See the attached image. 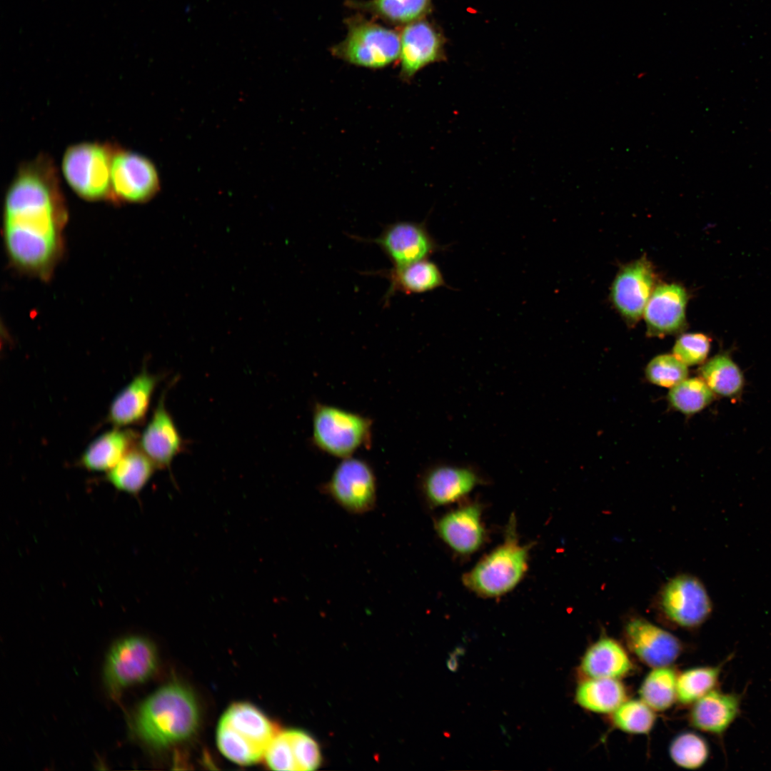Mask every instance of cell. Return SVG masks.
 <instances>
[{
  "mask_svg": "<svg viewBox=\"0 0 771 771\" xmlns=\"http://www.w3.org/2000/svg\"><path fill=\"white\" fill-rule=\"evenodd\" d=\"M57 168L44 153L22 163L8 187L3 231L6 251L19 268L44 275L61 248L66 209Z\"/></svg>",
  "mask_w": 771,
  "mask_h": 771,
  "instance_id": "1",
  "label": "cell"
},
{
  "mask_svg": "<svg viewBox=\"0 0 771 771\" xmlns=\"http://www.w3.org/2000/svg\"><path fill=\"white\" fill-rule=\"evenodd\" d=\"M200 720L197 701L186 687L169 683L152 693L139 707L135 718L138 737L155 747L188 739Z\"/></svg>",
  "mask_w": 771,
  "mask_h": 771,
  "instance_id": "2",
  "label": "cell"
},
{
  "mask_svg": "<svg viewBox=\"0 0 771 771\" xmlns=\"http://www.w3.org/2000/svg\"><path fill=\"white\" fill-rule=\"evenodd\" d=\"M531 547L520 542L516 520L511 515L503 542L463 575L464 585L483 598H499L510 593L528 570Z\"/></svg>",
  "mask_w": 771,
  "mask_h": 771,
  "instance_id": "3",
  "label": "cell"
},
{
  "mask_svg": "<svg viewBox=\"0 0 771 771\" xmlns=\"http://www.w3.org/2000/svg\"><path fill=\"white\" fill-rule=\"evenodd\" d=\"M277 732L276 726L261 710L248 702H236L218 723L216 742L227 759L250 765L264 757Z\"/></svg>",
  "mask_w": 771,
  "mask_h": 771,
  "instance_id": "4",
  "label": "cell"
},
{
  "mask_svg": "<svg viewBox=\"0 0 771 771\" xmlns=\"http://www.w3.org/2000/svg\"><path fill=\"white\" fill-rule=\"evenodd\" d=\"M344 39L331 46L333 56L370 69L385 68L399 59L400 33L356 14L345 20Z\"/></svg>",
  "mask_w": 771,
  "mask_h": 771,
  "instance_id": "5",
  "label": "cell"
},
{
  "mask_svg": "<svg viewBox=\"0 0 771 771\" xmlns=\"http://www.w3.org/2000/svg\"><path fill=\"white\" fill-rule=\"evenodd\" d=\"M372 425L368 417L317 402L313 409L312 442L320 451L344 459L370 447Z\"/></svg>",
  "mask_w": 771,
  "mask_h": 771,
  "instance_id": "6",
  "label": "cell"
},
{
  "mask_svg": "<svg viewBox=\"0 0 771 771\" xmlns=\"http://www.w3.org/2000/svg\"><path fill=\"white\" fill-rule=\"evenodd\" d=\"M116 143L86 141L64 151L61 168L69 186L87 201L111 199V163Z\"/></svg>",
  "mask_w": 771,
  "mask_h": 771,
  "instance_id": "7",
  "label": "cell"
},
{
  "mask_svg": "<svg viewBox=\"0 0 771 771\" xmlns=\"http://www.w3.org/2000/svg\"><path fill=\"white\" fill-rule=\"evenodd\" d=\"M656 606L666 620L685 629L700 627L713 610L704 583L688 573L678 574L662 585L657 595Z\"/></svg>",
  "mask_w": 771,
  "mask_h": 771,
  "instance_id": "8",
  "label": "cell"
},
{
  "mask_svg": "<svg viewBox=\"0 0 771 771\" xmlns=\"http://www.w3.org/2000/svg\"><path fill=\"white\" fill-rule=\"evenodd\" d=\"M321 491L348 513L364 514L376 505V476L367 461L351 456L341 459Z\"/></svg>",
  "mask_w": 771,
  "mask_h": 771,
  "instance_id": "9",
  "label": "cell"
},
{
  "mask_svg": "<svg viewBox=\"0 0 771 771\" xmlns=\"http://www.w3.org/2000/svg\"><path fill=\"white\" fill-rule=\"evenodd\" d=\"M154 645L141 636L124 638L111 648L104 666V680L113 692L148 680L156 670Z\"/></svg>",
  "mask_w": 771,
  "mask_h": 771,
  "instance_id": "10",
  "label": "cell"
},
{
  "mask_svg": "<svg viewBox=\"0 0 771 771\" xmlns=\"http://www.w3.org/2000/svg\"><path fill=\"white\" fill-rule=\"evenodd\" d=\"M111 200L143 203L160 188L158 171L146 156L116 145L111 163Z\"/></svg>",
  "mask_w": 771,
  "mask_h": 771,
  "instance_id": "11",
  "label": "cell"
},
{
  "mask_svg": "<svg viewBox=\"0 0 771 771\" xmlns=\"http://www.w3.org/2000/svg\"><path fill=\"white\" fill-rule=\"evenodd\" d=\"M399 78L410 82L425 66L446 60V39L435 24L422 19L401 27Z\"/></svg>",
  "mask_w": 771,
  "mask_h": 771,
  "instance_id": "12",
  "label": "cell"
},
{
  "mask_svg": "<svg viewBox=\"0 0 771 771\" xmlns=\"http://www.w3.org/2000/svg\"><path fill=\"white\" fill-rule=\"evenodd\" d=\"M363 240L379 246L393 266L428 259L445 249L429 232L425 221H397L387 224L377 238Z\"/></svg>",
  "mask_w": 771,
  "mask_h": 771,
  "instance_id": "13",
  "label": "cell"
},
{
  "mask_svg": "<svg viewBox=\"0 0 771 771\" xmlns=\"http://www.w3.org/2000/svg\"><path fill=\"white\" fill-rule=\"evenodd\" d=\"M656 273L645 256L623 266L611 288V300L629 326L635 325L643 315L647 301L655 288Z\"/></svg>",
  "mask_w": 771,
  "mask_h": 771,
  "instance_id": "14",
  "label": "cell"
},
{
  "mask_svg": "<svg viewBox=\"0 0 771 771\" xmlns=\"http://www.w3.org/2000/svg\"><path fill=\"white\" fill-rule=\"evenodd\" d=\"M624 638L628 648L652 668L670 666L683 650L675 635L640 616L625 622Z\"/></svg>",
  "mask_w": 771,
  "mask_h": 771,
  "instance_id": "15",
  "label": "cell"
},
{
  "mask_svg": "<svg viewBox=\"0 0 771 771\" xmlns=\"http://www.w3.org/2000/svg\"><path fill=\"white\" fill-rule=\"evenodd\" d=\"M482 481V477L473 467L443 463L425 471L420 488L428 505L437 508L462 500Z\"/></svg>",
  "mask_w": 771,
  "mask_h": 771,
  "instance_id": "16",
  "label": "cell"
},
{
  "mask_svg": "<svg viewBox=\"0 0 771 771\" xmlns=\"http://www.w3.org/2000/svg\"><path fill=\"white\" fill-rule=\"evenodd\" d=\"M482 515L480 504H466L440 516L434 528L440 540L453 552L468 555L484 543L485 529Z\"/></svg>",
  "mask_w": 771,
  "mask_h": 771,
  "instance_id": "17",
  "label": "cell"
},
{
  "mask_svg": "<svg viewBox=\"0 0 771 771\" xmlns=\"http://www.w3.org/2000/svg\"><path fill=\"white\" fill-rule=\"evenodd\" d=\"M687 300V291L680 284L655 286L644 311L647 336L664 337L683 331Z\"/></svg>",
  "mask_w": 771,
  "mask_h": 771,
  "instance_id": "18",
  "label": "cell"
},
{
  "mask_svg": "<svg viewBox=\"0 0 771 771\" xmlns=\"http://www.w3.org/2000/svg\"><path fill=\"white\" fill-rule=\"evenodd\" d=\"M264 758L269 768L283 771H311L321 762L315 740L307 732L293 729L277 732Z\"/></svg>",
  "mask_w": 771,
  "mask_h": 771,
  "instance_id": "19",
  "label": "cell"
},
{
  "mask_svg": "<svg viewBox=\"0 0 771 771\" xmlns=\"http://www.w3.org/2000/svg\"><path fill=\"white\" fill-rule=\"evenodd\" d=\"M163 393L153 415L139 436L138 445L157 468L170 469L183 449V439L165 405Z\"/></svg>",
  "mask_w": 771,
  "mask_h": 771,
  "instance_id": "20",
  "label": "cell"
},
{
  "mask_svg": "<svg viewBox=\"0 0 771 771\" xmlns=\"http://www.w3.org/2000/svg\"><path fill=\"white\" fill-rule=\"evenodd\" d=\"M160 379V376L149 373L144 367L112 400L107 421L116 428L141 423L146 417L152 395Z\"/></svg>",
  "mask_w": 771,
  "mask_h": 771,
  "instance_id": "21",
  "label": "cell"
},
{
  "mask_svg": "<svg viewBox=\"0 0 771 771\" xmlns=\"http://www.w3.org/2000/svg\"><path fill=\"white\" fill-rule=\"evenodd\" d=\"M741 704L742 695L715 688L691 705L689 723L697 730L721 737L740 715Z\"/></svg>",
  "mask_w": 771,
  "mask_h": 771,
  "instance_id": "22",
  "label": "cell"
},
{
  "mask_svg": "<svg viewBox=\"0 0 771 771\" xmlns=\"http://www.w3.org/2000/svg\"><path fill=\"white\" fill-rule=\"evenodd\" d=\"M366 273L381 276L388 281L389 287L383 297L385 306H388L390 298L398 292L418 294L448 287L438 265L428 259Z\"/></svg>",
  "mask_w": 771,
  "mask_h": 771,
  "instance_id": "23",
  "label": "cell"
},
{
  "mask_svg": "<svg viewBox=\"0 0 771 771\" xmlns=\"http://www.w3.org/2000/svg\"><path fill=\"white\" fill-rule=\"evenodd\" d=\"M633 670L626 649L616 640L604 636L584 652L579 670L585 678L620 679Z\"/></svg>",
  "mask_w": 771,
  "mask_h": 771,
  "instance_id": "24",
  "label": "cell"
},
{
  "mask_svg": "<svg viewBox=\"0 0 771 771\" xmlns=\"http://www.w3.org/2000/svg\"><path fill=\"white\" fill-rule=\"evenodd\" d=\"M138 439L139 435L133 430L114 427L94 440L81 454L79 463L89 471L106 473L138 444Z\"/></svg>",
  "mask_w": 771,
  "mask_h": 771,
  "instance_id": "25",
  "label": "cell"
},
{
  "mask_svg": "<svg viewBox=\"0 0 771 771\" xmlns=\"http://www.w3.org/2000/svg\"><path fill=\"white\" fill-rule=\"evenodd\" d=\"M156 468L137 444L106 473L105 480L116 490L136 496L147 485Z\"/></svg>",
  "mask_w": 771,
  "mask_h": 771,
  "instance_id": "26",
  "label": "cell"
},
{
  "mask_svg": "<svg viewBox=\"0 0 771 771\" xmlns=\"http://www.w3.org/2000/svg\"><path fill=\"white\" fill-rule=\"evenodd\" d=\"M346 5L402 27L425 19L431 11L432 0H348Z\"/></svg>",
  "mask_w": 771,
  "mask_h": 771,
  "instance_id": "27",
  "label": "cell"
},
{
  "mask_svg": "<svg viewBox=\"0 0 771 771\" xmlns=\"http://www.w3.org/2000/svg\"><path fill=\"white\" fill-rule=\"evenodd\" d=\"M619 679L585 678L577 686L575 700L582 708L598 714H611L628 698Z\"/></svg>",
  "mask_w": 771,
  "mask_h": 771,
  "instance_id": "28",
  "label": "cell"
},
{
  "mask_svg": "<svg viewBox=\"0 0 771 771\" xmlns=\"http://www.w3.org/2000/svg\"><path fill=\"white\" fill-rule=\"evenodd\" d=\"M699 373L712 391L718 395L734 398L743 389L745 380L742 371L727 354H717L703 363Z\"/></svg>",
  "mask_w": 771,
  "mask_h": 771,
  "instance_id": "29",
  "label": "cell"
},
{
  "mask_svg": "<svg viewBox=\"0 0 771 771\" xmlns=\"http://www.w3.org/2000/svg\"><path fill=\"white\" fill-rule=\"evenodd\" d=\"M731 657L732 655L717 665L698 666L681 672L677 677V700L682 705H691L717 688L722 668Z\"/></svg>",
  "mask_w": 771,
  "mask_h": 771,
  "instance_id": "30",
  "label": "cell"
},
{
  "mask_svg": "<svg viewBox=\"0 0 771 771\" xmlns=\"http://www.w3.org/2000/svg\"><path fill=\"white\" fill-rule=\"evenodd\" d=\"M677 677L670 666L652 668L640 685V700L655 712L668 710L677 700Z\"/></svg>",
  "mask_w": 771,
  "mask_h": 771,
  "instance_id": "31",
  "label": "cell"
},
{
  "mask_svg": "<svg viewBox=\"0 0 771 771\" xmlns=\"http://www.w3.org/2000/svg\"><path fill=\"white\" fill-rule=\"evenodd\" d=\"M715 393L700 377L687 378L670 388L667 400L675 410L685 415L695 414L707 405Z\"/></svg>",
  "mask_w": 771,
  "mask_h": 771,
  "instance_id": "32",
  "label": "cell"
},
{
  "mask_svg": "<svg viewBox=\"0 0 771 771\" xmlns=\"http://www.w3.org/2000/svg\"><path fill=\"white\" fill-rule=\"evenodd\" d=\"M671 760L678 767L686 770L702 767L710 756L707 740L692 731L679 733L670 742L668 748Z\"/></svg>",
  "mask_w": 771,
  "mask_h": 771,
  "instance_id": "33",
  "label": "cell"
},
{
  "mask_svg": "<svg viewBox=\"0 0 771 771\" xmlns=\"http://www.w3.org/2000/svg\"><path fill=\"white\" fill-rule=\"evenodd\" d=\"M655 712L640 699H627L611 713V722L615 727L622 732L647 735L655 725Z\"/></svg>",
  "mask_w": 771,
  "mask_h": 771,
  "instance_id": "34",
  "label": "cell"
},
{
  "mask_svg": "<svg viewBox=\"0 0 771 771\" xmlns=\"http://www.w3.org/2000/svg\"><path fill=\"white\" fill-rule=\"evenodd\" d=\"M645 373L651 383L670 388L687 378L688 369L673 354L665 353L652 358L646 366Z\"/></svg>",
  "mask_w": 771,
  "mask_h": 771,
  "instance_id": "35",
  "label": "cell"
},
{
  "mask_svg": "<svg viewBox=\"0 0 771 771\" xmlns=\"http://www.w3.org/2000/svg\"><path fill=\"white\" fill-rule=\"evenodd\" d=\"M710 346V338L704 333H684L676 340L672 354L687 366L699 365L705 363Z\"/></svg>",
  "mask_w": 771,
  "mask_h": 771,
  "instance_id": "36",
  "label": "cell"
}]
</instances>
